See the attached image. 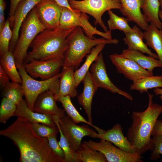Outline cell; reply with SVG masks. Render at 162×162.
<instances>
[{
	"label": "cell",
	"instance_id": "30",
	"mask_svg": "<svg viewBox=\"0 0 162 162\" xmlns=\"http://www.w3.org/2000/svg\"><path fill=\"white\" fill-rule=\"evenodd\" d=\"M160 7L159 0H143L141 8L148 22H152L159 29H161L162 23L158 15Z\"/></svg>",
	"mask_w": 162,
	"mask_h": 162
},
{
	"label": "cell",
	"instance_id": "46",
	"mask_svg": "<svg viewBox=\"0 0 162 162\" xmlns=\"http://www.w3.org/2000/svg\"><path fill=\"white\" fill-rule=\"evenodd\" d=\"M160 7L161 9L162 10V0H159Z\"/></svg>",
	"mask_w": 162,
	"mask_h": 162
},
{
	"label": "cell",
	"instance_id": "39",
	"mask_svg": "<svg viewBox=\"0 0 162 162\" xmlns=\"http://www.w3.org/2000/svg\"><path fill=\"white\" fill-rule=\"evenodd\" d=\"M8 75L0 65V84L2 88H4L10 82Z\"/></svg>",
	"mask_w": 162,
	"mask_h": 162
},
{
	"label": "cell",
	"instance_id": "10",
	"mask_svg": "<svg viewBox=\"0 0 162 162\" xmlns=\"http://www.w3.org/2000/svg\"><path fill=\"white\" fill-rule=\"evenodd\" d=\"M63 59H52L45 60H32L23 64L25 70L33 78L42 80L49 79L60 73L63 66Z\"/></svg>",
	"mask_w": 162,
	"mask_h": 162
},
{
	"label": "cell",
	"instance_id": "18",
	"mask_svg": "<svg viewBox=\"0 0 162 162\" xmlns=\"http://www.w3.org/2000/svg\"><path fill=\"white\" fill-rule=\"evenodd\" d=\"M92 138L110 141L125 152L131 153H137L127 137L124 136L121 126L118 123L116 124L111 128L103 133L96 132Z\"/></svg>",
	"mask_w": 162,
	"mask_h": 162
},
{
	"label": "cell",
	"instance_id": "42",
	"mask_svg": "<svg viewBox=\"0 0 162 162\" xmlns=\"http://www.w3.org/2000/svg\"><path fill=\"white\" fill-rule=\"evenodd\" d=\"M21 0H10V5L9 13V18L10 26H11L13 22V18L16 6Z\"/></svg>",
	"mask_w": 162,
	"mask_h": 162
},
{
	"label": "cell",
	"instance_id": "23",
	"mask_svg": "<svg viewBox=\"0 0 162 162\" xmlns=\"http://www.w3.org/2000/svg\"><path fill=\"white\" fill-rule=\"evenodd\" d=\"M120 55L124 58L134 61L153 74L154 68L161 67L160 62L158 59L150 56H146L138 51L128 49H124Z\"/></svg>",
	"mask_w": 162,
	"mask_h": 162
},
{
	"label": "cell",
	"instance_id": "13",
	"mask_svg": "<svg viewBox=\"0 0 162 162\" xmlns=\"http://www.w3.org/2000/svg\"><path fill=\"white\" fill-rule=\"evenodd\" d=\"M41 22L46 29L55 30L60 25L62 7L53 0H41L35 6Z\"/></svg>",
	"mask_w": 162,
	"mask_h": 162
},
{
	"label": "cell",
	"instance_id": "35",
	"mask_svg": "<svg viewBox=\"0 0 162 162\" xmlns=\"http://www.w3.org/2000/svg\"><path fill=\"white\" fill-rule=\"evenodd\" d=\"M10 27V22L8 19L0 32V56L9 51L10 44L13 35L12 31Z\"/></svg>",
	"mask_w": 162,
	"mask_h": 162
},
{
	"label": "cell",
	"instance_id": "6",
	"mask_svg": "<svg viewBox=\"0 0 162 162\" xmlns=\"http://www.w3.org/2000/svg\"><path fill=\"white\" fill-rule=\"evenodd\" d=\"M22 80L24 96L28 107L33 110L34 103L38 96L43 92L50 90L55 96L59 90V79L61 73L47 80L39 81L30 76L26 72L23 65L17 68Z\"/></svg>",
	"mask_w": 162,
	"mask_h": 162
},
{
	"label": "cell",
	"instance_id": "24",
	"mask_svg": "<svg viewBox=\"0 0 162 162\" xmlns=\"http://www.w3.org/2000/svg\"><path fill=\"white\" fill-rule=\"evenodd\" d=\"M150 23L147 30L143 32L144 38L147 45L156 53L162 68V30Z\"/></svg>",
	"mask_w": 162,
	"mask_h": 162
},
{
	"label": "cell",
	"instance_id": "44",
	"mask_svg": "<svg viewBox=\"0 0 162 162\" xmlns=\"http://www.w3.org/2000/svg\"><path fill=\"white\" fill-rule=\"evenodd\" d=\"M153 92L156 95H160L159 98L162 100V88H154Z\"/></svg>",
	"mask_w": 162,
	"mask_h": 162
},
{
	"label": "cell",
	"instance_id": "14",
	"mask_svg": "<svg viewBox=\"0 0 162 162\" xmlns=\"http://www.w3.org/2000/svg\"><path fill=\"white\" fill-rule=\"evenodd\" d=\"M110 58L117 71L133 82L153 75V74L143 68L134 61L124 58L120 54H111Z\"/></svg>",
	"mask_w": 162,
	"mask_h": 162
},
{
	"label": "cell",
	"instance_id": "26",
	"mask_svg": "<svg viewBox=\"0 0 162 162\" xmlns=\"http://www.w3.org/2000/svg\"><path fill=\"white\" fill-rule=\"evenodd\" d=\"M105 45L101 44L93 47L89 54L86 56V60L82 65L74 71V75L77 87L82 81L89 68L105 47Z\"/></svg>",
	"mask_w": 162,
	"mask_h": 162
},
{
	"label": "cell",
	"instance_id": "27",
	"mask_svg": "<svg viewBox=\"0 0 162 162\" xmlns=\"http://www.w3.org/2000/svg\"><path fill=\"white\" fill-rule=\"evenodd\" d=\"M0 63L11 81L22 84V80L17 70L13 52L9 50L0 56Z\"/></svg>",
	"mask_w": 162,
	"mask_h": 162
},
{
	"label": "cell",
	"instance_id": "28",
	"mask_svg": "<svg viewBox=\"0 0 162 162\" xmlns=\"http://www.w3.org/2000/svg\"><path fill=\"white\" fill-rule=\"evenodd\" d=\"M75 158L76 162H107L102 153L92 149L84 142L75 151Z\"/></svg>",
	"mask_w": 162,
	"mask_h": 162
},
{
	"label": "cell",
	"instance_id": "32",
	"mask_svg": "<svg viewBox=\"0 0 162 162\" xmlns=\"http://www.w3.org/2000/svg\"><path fill=\"white\" fill-rule=\"evenodd\" d=\"M109 19L107 24L109 30L117 29L122 31L124 33L132 32L133 30L128 24L126 18L120 17L115 14L111 10L107 11Z\"/></svg>",
	"mask_w": 162,
	"mask_h": 162
},
{
	"label": "cell",
	"instance_id": "22",
	"mask_svg": "<svg viewBox=\"0 0 162 162\" xmlns=\"http://www.w3.org/2000/svg\"><path fill=\"white\" fill-rule=\"evenodd\" d=\"M133 31L131 32L125 33V37L123 39L125 44L127 45L130 50L139 51L146 53L149 56L157 59L158 57L156 54L152 52L145 44L143 40V34L140 28L136 26L132 28Z\"/></svg>",
	"mask_w": 162,
	"mask_h": 162
},
{
	"label": "cell",
	"instance_id": "40",
	"mask_svg": "<svg viewBox=\"0 0 162 162\" xmlns=\"http://www.w3.org/2000/svg\"><path fill=\"white\" fill-rule=\"evenodd\" d=\"M6 4L4 0H0V32L3 28L6 22L4 18V11Z\"/></svg>",
	"mask_w": 162,
	"mask_h": 162
},
{
	"label": "cell",
	"instance_id": "9",
	"mask_svg": "<svg viewBox=\"0 0 162 162\" xmlns=\"http://www.w3.org/2000/svg\"><path fill=\"white\" fill-rule=\"evenodd\" d=\"M84 142L92 149L102 153L108 162H142L143 158L137 153H131L117 147L110 141L100 140L96 142L91 140Z\"/></svg>",
	"mask_w": 162,
	"mask_h": 162
},
{
	"label": "cell",
	"instance_id": "7",
	"mask_svg": "<svg viewBox=\"0 0 162 162\" xmlns=\"http://www.w3.org/2000/svg\"><path fill=\"white\" fill-rule=\"evenodd\" d=\"M68 0L73 9L93 16L95 19L94 24H99L105 32L109 31L102 19L103 14L112 9L120 10L122 6L119 0Z\"/></svg>",
	"mask_w": 162,
	"mask_h": 162
},
{
	"label": "cell",
	"instance_id": "47",
	"mask_svg": "<svg viewBox=\"0 0 162 162\" xmlns=\"http://www.w3.org/2000/svg\"><path fill=\"white\" fill-rule=\"evenodd\" d=\"M79 0V1H82V0Z\"/></svg>",
	"mask_w": 162,
	"mask_h": 162
},
{
	"label": "cell",
	"instance_id": "2",
	"mask_svg": "<svg viewBox=\"0 0 162 162\" xmlns=\"http://www.w3.org/2000/svg\"><path fill=\"white\" fill-rule=\"evenodd\" d=\"M147 94V107L143 112H133L132 124L126 134L136 152L140 155L148 150H153L154 146L151 137L152 133L156 121L162 112V105L153 103V95L148 92Z\"/></svg>",
	"mask_w": 162,
	"mask_h": 162
},
{
	"label": "cell",
	"instance_id": "37",
	"mask_svg": "<svg viewBox=\"0 0 162 162\" xmlns=\"http://www.w3.org/2000/svg\"><path fill=\"white\" fill-rule=\"evenodd\" d=\"M152 136V140L154 147L151 154L150 159L152 160H156L160 157V155H162V134Z\"/></svg>",
	"mask_w": 162,
	"mask_h": 162
},
{
	"label": "cell",
	"instance_id": "5",
	"mask_svg": "<svg viewBox=\"0 0 162 162\" xmlns=\"http://www.w3.org/2000/svg\"><path fill=\"white\" fill-rule=\"evenodd\" d=\"M46 29L39 20L35 7L21 25L20 35L13 52L17 68L23 65L28 50L35 37Z\"/></svg>",
	"mask_w": 162,
	"mask_h": 162
},
{
	"label": "cell",
	"instance_id": "38",
	"mask_svg": "<svg viewBox=\"0 0 162 162\" xmlns=\"http://www.w3.org/2000/svg\"><path fill=\"white\" fill-rule=\"evenodd\" d=\"M46 139L51 150L62 162H64L65 157L64 153L57 141L56 135H52Z\"/></svg>",
	"mask_w": 162,
	"mask_h": 162
},
{
	"label": "cell",
	"instance_id": "11",
	"mask_svg": "<svg viewBox=\"0 0 162 162\" xmlns=\"http://www.w3.org/2000/svg\"><path fill=\"white\" fill-rule=\"evenodd\" d=\"M59 123L71 147L75 152L81 144V140L84 137L88 136L92 138L96 133L86 125L76 124L68 116L64 115L59 118Z\"/></svg>",
	"mask_w": 162,
	"mask_h": 162
},
{
	"label": "cell",
	"instance_id": "29",
	"mask_svg": "<svg viewBox=\"0 0 162 162\" xmlns=\"http://www.w3.org/2000/svg\"><path fill=\"white\" fill-rule=\"evenodd\" d=\"M133 82L130 90H137L142 94L149 89L162 87V75L145 77Z\"/></svg>",
	"mask_w": 162,
	"mask_h": 162
},
{
	"label": "cell",
	"instance_id": "31",
	"mask_svg": "<svg viewBox=\"0 0 162 162\" xmlns=\"http://www.w3.org/2000/svg\"><path fill=\"white\" fill-rule=\"evenodd\" d=\"M2 95L5 97L18 104L23 99L24 92L21 84L11 81L3 88Z\"/></svg>",
	"mask_w": 162,
	"mask_h": 162
},
{
	"label": "cell",
	"instance_id": "25",
	"mask_svg": "<svg viewBox=\"0 0 162 162\" xmlns=\"http://www.w3.org/2000/svg\"><path fill=\"white\" fill-rule=\"evenodd\" d=\"M69 96L59 97L56 98V100L62 104L64 111L74 122L76 124L80 122L86 124L95 129L99 134L105 132V130L93 125L82 117L73 104Z\"/></svg>",
	"mask_w": 162,
	"mask_h": 162
},
{
	"label": "cell",
	"instance_id": "41",
	"mask_svg": "<svg viewBox=\"0 0 162 162\" xmlns=\"http://www.w3.org/2000/svg\"><path fill=\"white\" fill-rule=\"evenodd\" d=\"M53 0L61 7L68 9L76 15H79L81 13L77 10L73 9L70 5L68 0Z\"/></svg>",
	"mask_w": 162,
	"mask_h": 162
},
{
	"label": "cell",
	"instance_id": "21",
	"mask_svg": "<svg viewBox=\"0 0 162 162\" xmlns=\"http://www.w3.org/2000/svg\"><path fill=\"white\" fill-rule=\"evenodd\" d=\"M59 79V90L56 98L59 97L69 96L74 98L78 93L74 75V69L71 68H62Z\"/></svg>",
	"mask_w": 162,
	"mask_h": 162
},
{
	"label": "cell",
	"instance_id": "43",
	"mask_svg": "<svg viewBox=\"0 0 162 162\" xmlns=\"http://www.w3.org/2000/svg\"><path fill=\"white\" fill-rule=\"evenodd\" d=\"M162 134V120L157 119L153 128L152 136Z\"/></svg>",
	"mask_w": 162,
	"mask_h": 162
},
{
	"label": "cell",
	"instance_id": "33",
	"mask_svg": "<svg viewBox=\"0 0 162 162\" xmlns=\"http://www.w3.org/2000/svg\"><path fill=\"white\" fill-rule=\"evenodd\" d=\"M59 130L60 135V140L58 143L63 150L65 154L64 162H76L75 158V152L71 147L67 139L63 133L59 123V117L52 116Z\"/></svg>",
	"mask_w": 162,
	"mask_h": 162
},
{
	"label": "cell",
	"instance_id": "34",
	"mask_svg": "<svg viewBox=\"0 0 162 162\" xmlns=\"http://www.w3.org/2000/svg\"><path fill=\"white\" fill-rule=\"evenodd\" d=\"M16 107L15 103L3 97L0 107V122L5 124L10 118L14 116Z\"/></svg>",
	"mask_w": 162,
	"mask_h": 162
},
{
	"label": "cell",
	"instance_id": "17",
	"mask_svg": "<svg viewBox=\"0 0 162 162\" xmlns=\"http://www.w3.org/2000/svg\"><path fill=\"white\" fill-rule=\"evenodd\" d=\"M56 101L55 94L50 90L46 91L37 98L33 111L52 116L62 117L65 115V111L58 106Z\"/></svg>",
	"mask_w": 162,
	"mask_h": 162
},
{
	"label": "cell",
	"instance_id": "1",
	"mask_svg": "<svg viewBox=\"0 0 162 162\" xmlns=\"http://www.w3.org/2000/svg\"><path fill=\"white\" fill-rule=\"evenodd\" d=\"M0 135L11 140L18 149L20 162H62L50 148L46 138L38 135L32 123L17 118Z\"/></svg>",
	"mask_w": 162,
	"mask_h": 162
},
{
	"label": "cell",
	"instance_id": "36",
	"mask_svg": "<svg viewBox=\"0 0 162 162\" xmlns=\"http://www.w3.org/2000/svg\"><path fill=\"white\" fill-rule=\"evenodd\" d=\"M33 129L40 136L47 138L53 135H57L59 130L57 127H53L44 124L32 123Z\"/></svg>",
	"mask_w": 162,
	"mask_h": 162
},
{
	"label": "cell",
	"instance_id": "16",
	"mask_svg": "<svg viewBox=\"0 0 162 162\" xmlns=\"http://www.w3.org/2000/svg\"><path fill=\"white\" fill-rule=\"evenodd\" d=\"M122 14L126 17L128 21L134 22L144 31L148 29L149 25L146 16L141 11L143 0H119Z\"/></svg>",
	"mask_w": 162,
	"mask_h": 162
},
{
	"label": "cell",
	"instance_id": "4",
	"mask_svg": "<svg viewBox=\"0 0 162 162\" xmlns=\"http://www.w3.org/2000/svg\"><path fill=\"white\" fill-rule=\"evenodd\" d=\"M67 40L68 47L64 54L62 68H70L74 70L77 68L83 58L95 46L101 44H117L118 42L115 39H91L84 34L82 28L79 26L76 27L68 37Z\"/></svg>",
	"mask_w": 162,
	"mask_h": 162
},
{
	"label": "cell",
	"instance_id": "20",
	"mask_svg": "<svg viewBox=\"0 0 162 162\" xmlns=\"http://www.w3.org/2000/svg\"><path fill=\"white\" fill-rule=\"evenodd\" d=\"M14 116L32 123H38L53 127H56L51 116L35 112L28 106L25 100L23 99L17 105Z\"/></svg>",
	"mask_w": 162,
	"mask_h": 162
},
{
	"label": "cell",
	"instance_id": "3",
	"mask_svg": "<svg viewBox=\"0 0 162 162\" xmlns=\"http://www.w3.org/2000/svg\"><path fill=\"white\" fill-rule=\"evenodd\" d=\"M76 27L68 28H58L55 30L46 29L34 38L27 53L23 64L32 60H45L52 59H63L68 49L67 38Z\"/></svg>",
	"mask_w": 162,
	"mask_h": 162
},
{
	"label": "cell",
	"instance_id": "45",
	"mask_svg": "<svg viewBox=\"0 0 162 162\" xmlns=\"http://www.w3.org/2000/svg\"><path fill=\"white\" fill-rule=\"evenodd\" d=\"M158 15L159 18L160 19V20L162 21V10L161 9L160 10H159V13H158Z\"/></svg>",
	"mask_w": 162,
	"mask_h": 162
},
{
	"label": "cell",
	"instance_id": "12",
	"mask_svg": "<svg viewBox=\"0 0 162 162\" xmlns=\"http://www.w3.org/2000/svg\"><path fill=\"white\" fill-rule=\"evenodd\" d=\"M90 71L92 77L98 88H104L112 93L118 94L129 100H133V97L130 94L118 88L109 78L101 52L91 66Z\"/></svg>",
	"mask_w": 162,
	"mask_h": 162
},
{
	"label": "cell",
	"instance_id": "15",
	"mask_svg": "<svg viewBox=\"0 0 162 162\" xmlns=\"http://www.w3.org/2000/svg\"><path fill=\"white\" fill-rule=\"evenodd\" d=\"M41 0H21L15 10L11 26L13 35L10 40L9 50L14 52L19 37L21 25L31 10Z\"/></svg>",
	"mask_w": 162,
	"mask_h": 162
},
{
	"label": "cell",
	"instance_id": "19",
	"mask_svg": "<svg viewBox=\"0 0 162 162\" xmlns=\"http://www.w3.org/2000/svg\"><path fill=\"white\" fill-rule=\"evenodd\" d=\"M82 81L83 84V90L82 92L77 96L78 101L84 108L88 117V121L92 123V100L98 87L89 71L87 73Z\"/></svg>",
	"mask_w": 162,
	"mask_h": 162
},
{
	"label": "cell",
	"instance_id": "8",
	"mask_svg": "<svg viewBox=\"0 0 162 162\" xmlns=\"http://www.w3.org/2000/svg\"><path fill=\"white\" fill-rule=\"evenodd\" d=\"M88 19L89 17L85 13L81 12L79 15H76L68 9L62 7L59 28H68L79 26L91 39L95 38L93 35L97 34L107 40L112 39L111 31L103 32L98 30L91 25Z\"/></svg>",
	"mask_w": 162,
	"mask_h": 162
}]
</instances>
